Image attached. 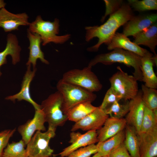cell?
Returning <instances> with one entry per match:
<instances>
[{
    "mask_svg": "<svg viewBox=\"0 0 157 157\" xmlns=\"http://www.w3.org/2000/svg\"><path fill=\"white\" fill-rule=\"evenodd\" d=\"M134 16L132 8L128 3H124L116 12L110 15L107 20L103 24L98 26H86L85 40L89 42L94 38L98 39L94 45L87 48L90 52L98 51L101 44L108 45L121 26L129 20Z\"/></svg>",
    "mask_w": 157,
    "mask_h": 157,
    "instance_id": "6da1fadb",
    "label": "cell"
},
{
    "mask_svg": "<svg viewBox=\"0 0 157 157\" xmlns=\"http://www.w3.org/2000/svg\"><path fill=\"white\" fill-rule=\"evenodd\" d=\"M141 57L131 52L120 48H116L112 51L96 55L89 62L88 66L92 67L98 63L111 65L115 63H123L134 69L133 76L138 81H142L141 70Z\"/></svg>",
    "mask_w": 157,
    "mask_h": 157,
    "instance_id": "7a4b0ae2",
    "label": "cell"
},
{
    "mask_svg": "<svg viewBox=\"0 0 157 157\" xmlns=\"http://www.w3.org/2000/svg\"><path fill=\"white\" fill-rule=\"evenodd\" d=\"M56 87L62 96V110L65 114L69 110L75 105L85 101L92 102L97 97L93 92L62 79L57 83Z\"/></svg>",
    "mask_w": 157,
    "mask_h": 157,
    "instance_id": "3957f363",
    "label": "cell"
},
{
    "mask_svg": "<svg viewBox=\"0 0 157 157\" xmlns=\"http://www.w3.org/2000/svg\"><path fill=\"white\" fill-rule=\"evenodd\" d=\"M28 26V29L29 31L40 35L43 46L50 42L63 44L70 38L69 34L61 36L57 35L59 33L60 24L59 20L57 18L53 22L46 21L43 19L41 15H38Z\"/></svg>",
    "mask_w": 157,
    "mask_h": 157,
    "instance_id": "277c9868",
    "label": "cell"
},
{
    "mask_svg": "<svg viewBox=\"0 0 157 157\" xmlns=\"http://www.w3.org/2000/svg\"><path fill=\"white\" fill-rule=\"evenodd\" d=\"M62 96L58 91L50 95L42 102L41 109L43 112L48 127L56 129L62 126L68 120L62 110Z\"/></svg>",
    "mask_w": 157,
    "mask_h": 157,
    "instance_id": "5b68a950",
    "label": "cell"
},
{
    "mask_svg": "<svg viewBox=\"0 0 157 157\" xmlns=\"http://www.w3.org/2000/svg\"><path fill=\"white\" fill-rule=\"evenodd\" d=\"M91 68L88 66L81 69L69 70L64 74L61 79L93 92L99 91L101 89L102 85Z\"/></svg>",
    "mask_w": 157,
    "mask_h": 157,
    "instance_id": "8992f818",
    "label": "cell"
},
{
    "mask_svg": "<svg viewBox=\"0 0 157 157\" xmlns=\"http://www.w3.org/2000/svg\"><path fill=\"white\" fill-rule=\"evenodd\" d=\"M118 71L109 79L110 87L121 96L122 100L129 101L135 97L139 91L138 80L133 76L124 71L119 66Z\"/></svg>",
    "mask_w": 157,
    "mask_h": 157,
    "instance_id": "52a82bcc",
    "label": "cell"
},
{
    "mask_svg": "<svg viewBox=\"0 0 157 157\" xmlns=\"http://www.w3.org/2000/svg\"><path fill=\"white\" fill-rule=\"evenodd\" d=\"M56 129L48 128L44 132L37 131L26 145L28 157H50L53 150L49 145L50 140L55 135Z\"/></svg>",
    "mask_w": 157,
    "mask_h": 157,
    "instance_id": "ba28073f",
    "label": "cell"
},
{
    "mask_svg": "<svg viewBox=\"0 0 157 157\" xmlns=\"http://www.w3.org/2000/svg\"><path fill=\"white\" fill-rule=\"evenodd\" d=\"M109 116L99 107H97L92 112L75 122L71 131L74 132L78 129L88 131L99 130L103 126Z\"/></svg>",
    "mask_w": 157,
    "mask_h": 157,
    "instance_id": "9c48e42d",
    "label": "cell"
},
{
    "mask_svg": "<svg viewBox=\"0 0 157 157\" xmlns=\"http://www.w3.org/2000/svg\"><path fill=\"white\" fill-rule=\"evenodd\" d=\"M157 14L134 16L123 26L122 33L125 36L134 37L137 34L157 22Z\"/></svg>",
    "mask_w": 157,
    "mask_h": 157,
    "instance_id": "30bf717a",
    "label": "cell"
},
{
    "mask_svg": "<svg viewBox=\"0 0 157 157\" xmlns=\"http://www.w3.org/2000/svg\"><path fill=\"white\" fill-rule=\"evenodd\" d=\"M96 131H88L83 134L72 132L70 133L69 142L71 144L59 154L60 157H66L74 151L98 142Z\"/></svg>",
    "mask_w": 157,
    "mask_h": 157,
    "instance_id": "8fae6325",
    "label": "cell"
},
{
    "mask_svg": "<svg viewBox=\"0 0 157 157\" xmlns=\"http://www.w3.org/2000/svg\"><path fill=\"white\" fill-rule=\"evenodd\" d=\"M142 97L141 90H139L136 96L129 101V110L125 118L127 124L133 126L137 133L140 131L145 107Z\"/></svg>",
    "mask_w": 157,
    "mask_h": 157,
    "instance_id": "7c38bea8",
    "label": "cell"
},
{
    "mask_svg": "<svg viewBox=\"0 0 157 157\" xmlns=\"http://www.w3.org/2000/svg\"><path fill=\"white\" fill-rule=\"evenodd\" d=\"M44 114L40 109L35 110L33 117L24 124L19 126L18 131L26 146L36 131H45L44 124L46 122Z\"/></svg>",
    "mask_w": 157,
    "mask_h": 157,
    "instance_id": "4fadbf2b",
    "label": "cell"
},
{
    "mask_svg": "<svg viewBox=\"0 0 157 157\" xmlns=\"http://www.w3.org/2000/svg\"><path fill=\"white\" fill-rule=\"evenodd\" d=\"M28 16L25 13L15 14L5 8L0 10V27L6 32L17 30L21 26H29Z\"/></svg>",
    "mask_w": 157,
    "mask_h": 157,
    "instance_id": "5bb4252c",
    "label": "cell"
},
{
    "mask_svg": "<svg viewBox=\"0 0 157 157\" xmlns=\"http://www.w3.org/2000/svg\"><path fill=\"white\" fill-rule=\"evenodd\" d=\"M140 157L157 156V127L144 133H137Z\"/></svg>",
    "mask_w": 157,
    "mask_h": 157,
    "instance_id": "9a60e30c",
    "label": "cell"
},
{
    "mask_svg": "<svg viewBox=\"0 0 157 157\" xmlns=\"http://www.w3.org/2000/svg\"><path fill=\"white\" fill-rule=\"evenodd\" d=\"M31 65L27 67L21 84L20 91L14 95L6 97L5 99L14 102L16 100L18 101L25 100L33 105L35 110L41 109L40 105L36 103L31 98L30 91V84L33 79L36 71V68L31 70Z\"/></svg>",
    "mask_w": 157,
    "mask_h": 157,
    "instance_id": "2e32d148",
    "label": "cell"
},
{
    "mask_svg": "<svg viewBox=\"0 0 157 157\" xmlns=\"http://www.w3.org/2000/svg\"><path fill=\"white\" fill-rule=\"evenodd\" d=\"M109 50L116 48H120L134 53L142 57L150 53L146 49L143 48L131 42L122 33L116 32L107 45Z\"/></svg>",
    "mask_w": 157,
    "mask_h": 157,
    "instance_id": "e0dca14e",
    "label": "cell"
},
{
    "mask_svg": "<svg viewBox=\"0 0 157 157\" xmlns=\"http://www.w3.org/2000/svg\"><path fill=\"white\" fill-rule=\"evenodd\" d=\"M27 37L29 42L28 47L29 51L26 65H32L33 69L36 68L38 59L46 64H49V61L44 58V53L41 49L40 44L42 41L40 35L37 33H32L27 29Z\"/></svg>",
    "mask_w": 157,
    "mask_h": 157,
    "instance_id": "ac0fdd59",
    "label": "cell"
},
{
    "mask_svg": "<svg viewBox=\"0 0 157 157\" xmlns=\"http://www.w3.org/2000/svg\"><path fill=\"white\" fill-rule=\"evenodd\" d=\"M126 124L125 118L109 117L99 130L97 133L98 142L104 141L115 135L124 130Z\"/></svg>",
    "mask_w": 157,
    "mask_h": 157,
    "instance_id": "d6986e66",
    "label": "cell"
},
{
    "mask_svg": "<svg viewBox=\"0 0 157 157\" xmlns=\"http://www.w3.org/2000/svg\"><path fill=\"white\" fill-rule=\"evenodd\" d=\"M6 40L5 49L0 52V67L7 63L6 57L9 55L11 56L12 63L14 65L19 62L20 60L21 48L16 36L12 33H9L7 35ZM2 74L0 71V77Z\"/></svg>",
    "mask_w": 157,
    "mask_h": 157,
    "instance_id": "ffe728a7",
    "label": "cell"
},
{
    "mask_svg": "<svg viewBox=\"0 0 157 157\" xmlns=\"http://www.w3.org/2000/svg\"><path fill=\"white\" fill-rule=\"evenodd\" d=\"M133 38V42L139 46L142 45L147 47L154 54H156L155 49L157 45V22L137 34Z\"/></svg>",
    "mask_w": 157,
    "mask_h": 157,
    "instance_id": "44dd1931",
    "label": "cell"
},
{
    "mask_svg": "<svg viewBox=\"0 0 157 157\" xmlns=\"http://www.w3.org/2000/svg\"><path fill=\"white\" fill-rule=\"evenodd\" d=\"M154 54L150 53L141 57V68L142 76V81L147 87L156 89L157 88V77L154 72V64L151 57Z\"/></svg>",
    "mask_w": 157,
    "mask_h": 157,
    "instance_id": "7402d4cb",
    "label": "cell"
},
{
    "mask_svg": "<svg viewBox=\"0 0 157 157\" xmlns=\"http://www.w3.org/2000/svg\"><path fill=\"white\" fill-rule=\"evenodd\" d=\"M125 128L124 143L126 148L131 157H140L139 142L135 129L127 124Z\"/></svg>",
    "mask_w": 157,
    "mask_h": 157,
    "instance_id": "603a6c76",
    "label": "cell"
},
{
    "mask_svg": "<svg viewBox=\"0 0 157 157\" xmlns=\"http://www.w3.org/2000/svg\"><path fill=\"white\" fill-rule=\"evenodd\" d=\"M124 130L104 141L98 142L96 144L97 153L101 157L108 155L112 150L124 142Z\"/></svg>",
    "mask_w": 157,
    "mask_h": 157,
    "instance_id": "cb8c5ba5",
    "label": "cell"
},
{
    "mask_svg": "<svg viewBox=\"0 0 157 157\" xmlns=\"http://www.w3.org/2000/svg\"><path fill=\"white\" fill-rule=\"evenodd\" d=\"M90 101L79 103L69 110L66 112L68 119L75 122L83 119L97 108Z\"/></svg>",
    "mask_w": 157,
    "mask_h": 157,
    "instance_id": "d4e9b609",
    "label": "cell"
},
{
    "mask_svg": "<svg viewBox=\"0 0 157 157\" xmlns=\"http://www.w3.org/2000/svg\"><path fill=\"white\" fill-rule=\"evenodd\" d=\"M25 146L22 140L8 143L4 150L3 157H28Z\"/></svg>",
    "mask_w": 157,
    "mask_h": 157,
    "instance_id": "484cf974",
    "label": "cell"
},
{
    "mask_svg": "<svg viewBox=\"0 0 157 157\" xmlns=\"http://www.w3.org/2000/svg\"><path fill=\"white\" fill-rule=\"evenodd\" d=\"M142 99L145 106L153 110L157 108V90L141 85Z\"/></svg>",
    "mask_w": 157,
    "mask_h": 157,
    "instance_id": "4316f807",
    "label": "cell"
},
{
    "mask_svg": "<svg viewBox=\"0 0 157 157\" xmlns=\"http://www.w3.org/2000/svg\"><path fill=\"white\" fill-rule=\"evenodd\" d=\"M119 101L115 102L104 112L107 115L117 118H123L127 115L129 110V101L124 104H120Z\"/></svg>",
    "mask_w": 157,
    "mask_h": 157,
    "instance_id": "83f0119b",
    "label": "cell"
},
{
    "mask_svg": "<svg viewBox=\"0 0 157 157\" xmlns=\"http://www.w3.org/2000/svg\"><path fill=\"white\" fill-rule=\"evenodd\" d=\"M156 127H157V116L154 114L152 110L145 106L139 133L145 132Z\"/></svg>",
    "mask_w": 157,
    "mask_h": 157,
    "instance_id": "f1b7e54d",
    "label": "cell"
},
{
    "mask_svg": "<svg viewBox=\"0 0 157 157\" xmlns=\"http://www.w3.org/2000/svg\"><path fill=\"white\" fill-rule=\"evenodd\" d=\"M128 2L131 8L137 11L157 10V0H128Z\"/></svg>",
    "mask_w": 157,
    "mask_h": 157,
    "instance_id": "f546056e",
    "label": "cell"
},
{
    "mask_svg": "<svg viewBox=\"0 0 157 157\" xmlns=\"http://www.w3.org/2000/svg\"><path fill=\"white\" fill-rule=\"evenodd\" d=\"M121 100L122 97L120 94L110 87L106 92L101 105L99 107L104 112L115 102Z\"/></svg>",
    "mask_w": 157,
    "mask_h": 157,
    "instance_id": "4dcf8cb0",
    "label": "cell"
},
{
    "mask_svg": "<svg viewBox=\"0 0 157 157\" xmlns=\"http://www.w3.org/2000/svg\"><path fill=\"white\" fill-rule=\"evenodd\" d=\"M97 152L96 145L93 144L75 150L66 157H90Z\"/></svg>",
    "mask_w": 157,
    "mask_h": 157,
    "instance_id": "1f68e13d",
    "label": "cell"
},
{
    "mask_svg": "<svg viewBox=\"0 0 157 157\" xmlns=\"http://www.w3.org/2000/svg\"><path fill=\"white\" fill-rule=\"evenodd\" d=\"M106 6V11L104 15L102 17L101 21H104L108 15L113 14L117 11L124 3L122 0H104Z\"/></svg>",
    "mask_w": 157,
    "mask_h": 157,
    "instance_id": "d6a6232c",
    "label": "cell"
},
{
    "mask_svg": "<svg viewBox=\"0 0 157 157\" xmlns=\"http://www.w3.org/2000/svg\"><path fill=\"white\" fill-rule=\"evenodd\" d=\"M16 130L15 128L13 129L5 130L0 132V157H3L4 150Z\"/></svg>",
    "mask_w": 157,
    "mask_h": 157,
    "instance_id": "836d02e7",
    "label": "cell"
},
{
    "mask_svg": "<svg viewBox=\"0 0 157 157\" xmlns=\"http://www.w3.org/2000/svg\"><path fill=\"white\" fill-rule=\"evenodd\" d=\"M108 156L110 157H131L124 142L112 150Z\"/></svg>",
    "mask_w": 157,
    "mask_h": 157,
    "instance_id": "e575fe53",
    "label": "cell"
},
{
    "mask_svg": "<svg viewBox=\"0 0 157 157\" xmlns=\"http://www.w3.org/2000/svg\"><path fill=\"white\" fill-rule=\"evenodd\" d=\"M151 59L154 64V66H157V55L156 54H154L151 57Z\"/></svg>",
    "mask_w": 157,
    "mask_h": 157,
    "instance_id": "d590c367",
    "label": "cell"
},
{
    "mask_svg": "<svg viewBox=\"0 0 157 157\" xmlns=\"http://www.w3.org/2000/svg\"><path fill=\"white\" fill-rule=\"evenodd\" d=\"M6 5V3L3 0H0V10L1 8H4Z\"/></svg>",
    "mask_w": 157,
    "mask_h": 157,
    "instance_id": "8d00e7d4",
    "label": "cell"
},
{
    "mask_svg": "<svg viewBox=\"0 0 157 157\" xmlns=\"http://www.w3.org/2000/svg\"><path fill=\"white\" fill-rule=\"evenodd\" d=\"M101 156L97 152L92 157H101Z\"/></svg>",
    "mask_w": 157,
    "mask_h": 157,
    "instance_id": "74e56055",
    "label": "cell"
},
{
    "mask_svg": "<svg viewBox=\"0 0 157 157\" xmlns=\"http://www.w3.org/2000/svg\"><path fill=\"white\" fill-rule=\"evenodd\" d=\"M101 157H110L108 155H107V156H101Z\"/></svg>",
    "mask_w": 157,
    "mask_h": 157,
    "instance_id": "f35d334b",
    "label": "cell"
},
{
    "mask_svg": "<svg viewBox=\"0 0 157 157\" xmlns=\"http://www.w3.org/2000/svg\"><path fill=\"white\" fill-rule=\"evenodd\" d=\"M157 157V156H155V157Z\"/></svg>",
    "mask_w": 157,
    "mask_h": 157,
    "instance_id": "ab89813d",
    "label": "cell"
}]
</instances>
